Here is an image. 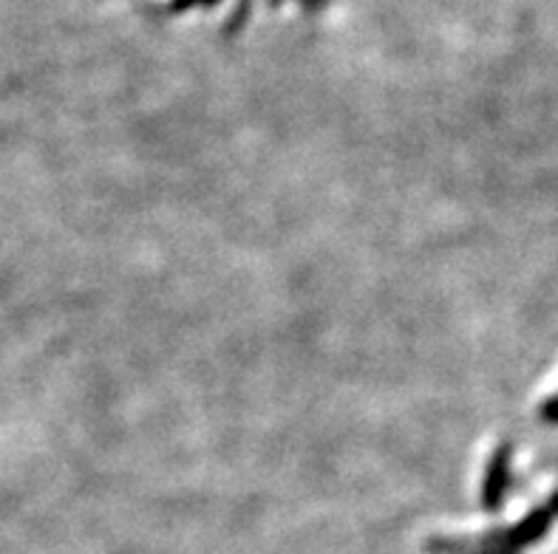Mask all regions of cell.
Instances as JSON below:
<instances>
[{
  "label": "cell",
  "mask_w": 558,
  "mask_h": 554,
  "mask_svg": "<svg viewBox=\"0 0 558 554\" xmlns=\"http://www.w3.org/2000/svg\"><path fill=\"white\" fill-rule=\"evenodd\" d=\"M558 520V492L542 506H536L531 515H524L522 524L508 527L502 532L485 534L482 541H453V538H434L428 546L434 554H522L524 549L538 543L550 532V527Z\"/></svg>",
  "instance_id": "1"
},
{
  "label": "cell",
  "mask_w": 558,
  "mask_h": 554,
  "mask_svg": "<svg viewBox=\"0 0 558 554\" xmlns=\"http://www.w3.org/2000/svg\"><path fill=\"white\" fill-rule=\"evenodd\" d=\"M510 444H502V447L496 450L494 458L488 464V472H485V484H482V506L488 509V513H496L499 506H502L505 495L513 487V464H510Z\"/></svg>",
  "instance_id": "2"
},
{
  "label": "cell",
  "mask_w": 558,
  "mask_h": 554,
  "mask_svg": "<svg viewBox=\"0 0 558 554\" xmlns=\"http://www.w3.org/2000/svg\"><path fill=\"white\" fill-rule=\"evenodd\" d=\"M538 414H542V421H547V424H558V393L538 407Z\"/></svg>",
  "instance_id": "3"
}]
</instances>
